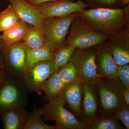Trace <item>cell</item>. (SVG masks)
<instances>
[{
  "mask_svg": "<svg viewBox=\"0 0 129 129\" xmlns=\"http://www.w3.org/2000/svg\"><path fill=\"white\" fill-rule=\"evenodd\" d=\"M55 72L52 61L45 60L35 63L26 69L21 78L28 92L41 94L42 84L51 75Z\"/></svg>",
  "mask_w": 129,
  "mask_h": 129,
  "instance_id": "cell-8",
  "label": "cell"
},
{
  "mask_svg": "<svg viewBox=\"0 0 129 129\" xmlns=\"http://www.w3.org/2000/svg\"><path fill=\"white\" fill-rule=\"evenodd\" d=\"M25 48L26 53L25 70L35 63L41 61L51 60L53 61L55 53L47 45L36 49H32L26 46Z\"/></svg>",
  "mask_w": 129,
  "mask_h": 129,
  "instance_id": "cell-19",
  "label": "cell"
},
{
  "mask_svg": "<svg viewBox=\"0 0 129 129\" xmlns=\"http://www.w3.org/2000/svg\"><path fill=\"white\" fill-rule=\"evenodd\" d=\"M78 15L94 30L110 36L119 34L127 25L124 10L120 8H85Z\"/></svg>",
  "mask_w": 129,
  "mask_h": 129,
  "instance_id": "cell-1",
  "label": "cell"
},
{
  "mask_svg": "<svg viewBox=\"0 0 129 129\" xmlns=\"http://www.w3.org/2000/svg\"><path fill=\"white\" fill-rule=\"evenodd\" d=\"M118 120L114 116L104 115L95 116L86 122L85 129H123Z\"/></svg>",
  "mask_w": 129,
  "mask_h": 129,
  "instance_id": "cell-21",
  "label": "cell"
},
{
  "mask_svg": "<svg viewBox=\"0 0 129 129\" xmlns=\"http://www.w3.org/2000/svg\"><path fill=\"white\" fill-rule=\"evenodd\" d=\"M84 1H73L71 0H59L42 3L38 6L43 18L64 17L89 6Z\"/></svg>",
  "mask_w": 129,
  "mask_h": 129,
  "instance_id": "cell-9",
  "label": "cell"
},
{
  "mask_svg": "<svg viewBox=\"0 0 129 129\" xmlns=\"http://www.w3.org/2000/svg\"><path fill=\"white\" fill-rule=\"evenodd\" d=\"M89 1L90 3H94L99 6H110L117 5L119 3H121L123 5V0H89Z\"/></svg>",
  "mask_w": 129,
  "mask_h": 129,
  "instance_id": "cell-28",
  "label": "cell"
},
{
  "mask_svg": "<svg viewBox=\"0 0 129 129\" xmlns=\"http://www.w3.org/2000/svg\"><path fill=\"white\" fill-rule=\"evenodd\" d=\"M29 113L25 108H15L1 114L5 129H23Z\"/></svg>",
  "mask_w": 129,
  "mask_h": 129,
  "instance_id": "cell-15",
  "label": "cell"
},
{
  "mask_svg": "<svg viewBox=\"0 0 129 129\" xmlns=\"http://www.w3.org/2000/svg\"><path fill=\"white\" fill-rule=\"evenodd\" d=\"M5 64H4V55L2 52L0 50V70L4 69Z\"/></svg>",
  "mask_w": 129,
  "mask_h": 129,
  "instance_id": "cell-33",
  "label": "cell"
},
{
  "mask_svg": "<svg viewBox=\"0 0 129 129\" xmlns=\"http://www.w3.org/2000/svg\"><path fill=\"white\" fill-rule=\"evenodd\" d=\"M114 116L121 121L126 129H129V105L124 103Z\"/></svg>",
  "mask_w": 129,
  "mask_h": 129,
  "instance_id": "cell-26",
  "label": "cell"
},
{
  "mask_svg": "<svg viewBox=\"0 0 129 129\" xmlns=\"http://www.w3.org/2000/svg\"><path fill=\"white\" fill-rule=\"evenodd\" d=\"M117 77L126 89H129V65L118 66Z\"/></svg>",
  "mask_w": 129,
  "mask_h": 129,
  "instance_id": "cell-27",
  "label": "cell"
},
{
  "mask_svg": "<svg viewBox=\"0 0 129 129\" xmlns=\"http://www.w3.org/2000/svg\"><path fill=\"white\" fill-rule=\"evenodd\" d=\"M71 1H83V0H71Z\"/></svg>",
  "mask_w": 129,
  "mask_h": 129,
  "instance_id": "cell-35",
  "label": "cell"
},
{
  "mask_svg": "<svg viewBox=\"0 0 129 129\" xmlns=\"http://www.w3.org/2000/svg\"><path fill=\"white\" fill-rule=\"evenodd\" d=\"M12 6L21 21L37 27H44V19L38 6L25 0H6Z\"/></svg>",
  "mask_w": 129,
  "mask_h": 129,
  "instance_id": "cell-13",
  "label": "cell"
},
{
  "mask_svg": "<svg viewBox=\"0 0 129 129\" xmlns=\"http://www.w3.org/2000/svg\"><path fill=\"white\" fill-rule=\"evenodd\" d=\"M111 37L95 31L78 15L70 25L63 46L85 50L105 43Z\"/></svg>",
  "mask_w": 129,
  "mask_h": 129,
  "instance_id": "cell-2",
  "label": "cell"
},
{
  "mask_svg": "<svg viewBox=\"0 0 129 129\" xmlns=\"http://www.w3.org/2000/svg\"><path fill=\"white\" fill-rule=\"evenodd\" d=\"M95 62L97 71L101 78H117L118 66L113 59L112 53L106 43L99 45L96 50Z\"/></svg>",
  "mask_w": 129,
  "mask_h": 129,
  "instance_id": "cell-11",
  "label": "cell"
},
{
  "mask_svg": "<svg viewBox=\"0 0 129 129\" xmlns=\"http://www.w3.org/2000/svg\"><path fill=\"white\" fill-rule=\"evenodd\" d=\"M96 86L102 113L104 115L114 116L124 102V86L117 78H101Z\"/></svg>",
  "mask_w": 129,
  "mask_h": 129,
  "instance_id": "cell-4",
  "label": "cell"
},
{
  "mask_svg": "<svg viewBox=\"0 0 129 129\" xmlns=\"http://www.w3.org/2000/svg\"><path fill=\"white\" fill-rule=\"evenodd\" d=\"M28 92L21 78L8 75L0 88V114L10 109L25 108Z\"/></svg>",
  "mask_w": 129,
  "mask_h": 129,
  "instance_id": "cell-5",
  "label": "cell"
},
{
  "mask_svg": "<svg viewBox=\"0 0 129 129\" xmlns=\"http://www.w3.org/2000/svg\"><path fill=\"white\" fill-rule=\"evenodd\" d=\"M21 21L11 4L0 13V32H3Z\"/></svg>",
  "mask_w": 129,
  "mask_h": 129,
  "instance_id": "cell-23",
  "label": "cell"
},
{
  "mask_svg": "<svg viewBox=\"0 0 129 129\" xmlns=\"http://www.w3.org/2000/svg\"><path fill=\"white\" fill-rule=\"evenodd\" d=\"M61 80L65 86L73 84L79 79V73L75 64L69 61L58 70Z\"/></svg>",
  "mask_w": 129,
  "mask_h": 129,
  "instance_id": "cell-24",
  "label": "cell"
},
{
  "mask_svg": "<svg viewBox=\"0 0 129 129\" xmlns=\"http://www.w3.org/2000/svg\"><path fill=\"white\" fill-rule=\"evenodd\" d=\"M22 42L29 48L36 49L44 47L47 45L44 28L30 25L27 33Z\"/></svg>",
  "mask_w": 129,
  "mask_h": 129,
  "instance_id": "cell-20",
  "label": "cell"
},
{
  "mask_svg": "<svg viewBox=\"0 0 129 129\" xmlns=\"http://www.w3.org/2000/svg\"><path fill=\"white\" fill-rule=\"evenodd\" d=\"M25 1L32 5L38 6L45 3L55 1H59V0H25Z\"/></svg>",
  "mask_w": 129,
  "mask_h": 129,
  "instance_id": "cell-29",
  "label": "cell"
},
{
  "mask_svg": "<svg viewBox=\"0 0 129 129\" xmlns=\"http://www.w3.org/2000/svg\"><path fill=\"white\" fill-rule=\"evenodd\" d=\"M96 85L84 83L83 104L85 117L88 121L95 116L98 102L96 94Z\"/></svg>",
  "mask_w": 129,
  "mask_h": 129,
  "instance_id": "cell-16",
  "label": "cell"
},
{
  "mask_svg": "<svg viewBox=\"0 0 129 129\" xmlns=\"http://www.w3.org/2000/svg\"><path fill=\"white\" fill-rule=\"evenodd\" d=\"M124 102L128 105H129V89H125V90L124 94Z\"/></svg>",
  "mask_w": 129,
  "mask_h": 129,
  "instance_id": "cell-32",
  "label": "cell"
},
{
  "mask_svg": "<svg viewBox=\"0 0 129 129\" xmlns=\"http://www.w3.org/2000/svg\"><path fill=\"white\" fill-rule=\"evenodd\" d=\"M96 50L91 48L85 50L76 48L69 61L75 64L78 72L79 78L83 83L96 85L101 78L95 62Z\"/></svg>",
  "mask_w": 129,
  "mask_h": 129,
  "instance_id": "cell-7",
  "label": "cell"
},
{
  "mask_svg": "<svg viewBox=\"0 0 129 129\" xmlns=\"http://www.w3.org/2000/svg\"><path fill=\"white\" fill-rule=\"evenodd\" d=\"M8 75L4 69L0 70V88L7 78Z\"/></svg>",
  "mask_w": 129,
  "mask_h": 129,
  "instance_id": "cell-30",
  "label": "cell"
},
{
  "mask_svg": "<svg viewBox=\"0 0 129 129\" xmlns=\"http://www.w3.org/2000/svg\"><path fill=\"white\" fill-rule=\"evenodd\" d=\"M129 0H123V5L124 6H128L129 5Z\"/></svg>",
  "mask_w": 129,
  "mask_h": 129,
  "instance_id": "cell-34",
  "label": "cell"
},
{
  "mask_svg": "<svg viewBox=\"0 0 129 129\" xmlns=\"http://www.w3.org/2000/svg\"><path fill=\"white\" fill-rule=\"evenodd\" d=\"M75 47L70 46H63L54 53L53 62L55 66V72L69 62Z\"/></svg>",
  "mask_w": 129,
  "mask_h": 129,
  "instance_id": "cell-25",
  "label": "cell"
},
{
  "mask_svg": "<svg viewBox=\"0 0 129 129\" xmlns=\"http://www.w3.org/2000/svg\"><path fill=\"white\" fill-rule=\"evenodd\" d=\"M43 107L34 108L29 113L23 129H56L54 125H48L43 121Z\"/></svg>",
  "mask_w": 129,
  "mask_h": 129,
  "instance_id": "cell-22",
  "label": "cell"
},
{
  "mask_svg": "<svg viewBox=\"0 0 129 129\" xmlns=\"http://www.w3.org/2000/svg\"><path fill=\"white\" fill-rule=\"evenodd\" d=\"M4 70L9 76L21 78L26 67L25 46L18 42L7 47L4 52Z\"/></svg>",
  "mask_w": 129,
  "mask_h": 129,
  "instance_id": "cell-10",
  "label": "cell"
},
{
  "mask_svg": "<svg viewBox=\"0 0 129 129\" xmlns=\"http://www.w3.org/2000/svg\"><path fill=\"white\" fill-rule=\"evenodd\" d=\"M30 25L20 21L11 28L3 32V40L7 47L22 42Z\"/></svg>",
  "mask_w": 129,
  "mask_h": 129,
  "instance_id": "cell-18",
  "label": "cell"
},
{
  "mask_svg": "<svg viewBox=\"0 0 129 129\" xmlns=\"http://www.w3.org/2000/svg\"><path fill=\"white\" fill-rule=\"evenodd\" d=\"M83 84L79 78L73 84L66 86L61 93L65 102L78 115L80 114L81 112Z\"/></svg>",
  "mask_w": 129,
  "mask_h": 129,
  "instance_id": "cell-14",
  "label": "cell"
},
{
  "mask_svg": "<svg viewBox=\"0 0 129 129\" xmlns=\"http://www.w3.org/2000/svg\"><path fill=\"white\" fill-rule=\"evenodd\" d=\"M65 86L58 72H56L52 74L42 84L40 89L45 92L44 101L48 102L60 95Z\"/></svg>",
  "mask_w": 129,
  "mask_h": 129,
  "instance_id": "cell-17",
  "label": "cell"
},
{
  "mask_svg": "<svg viewBox=\"0 0 129 129\" xmlns=\"http://www.w3.org/2000/svg\"><path fill=\"white\" fill-rule=\"evenodd\" d=\"M65 102L61 94L47 102L43 107L42 118L45 122L55 121L56 129H83L86 122L79 121L74 115L64 107Z\"/></svg>",
  "mask_w": 129,
  "mask_h": 129,
  "instance_id": "cell-3",
  "label": "cell"
},
{
  "mask_svg": "<svg viewBox=\"0 0 129 129\" xmlns=\"http://www.w3.org/2000/svg\"><path fill=\"white\" fill-rule=\"evenodd\" d=\"M78 13H74L64 17L44 18L43 24L47 45L54 53L64 45L70 25Z\"/></svg>",
  "mask_w": 129,
  "mask_h": 129,
  "instance_id": "cell-6",
  "label": "cell"
},
{
  "mask_svg": "<svg viewBox=\"0 0 129 129\" xmlns=\"http://www.w3.org/2000/svg\"><path fill=\"white\" fill-rule=\"evenodd\" d=\"M105 43L112 51L113 59L118 66L128 64V29L125 28L119 34L111 36Z\"/></svg>",
  "mask_w": 129,
  "mask_h": 129,
  "instance_id": "cell-12",
  "label": "cell"
},
{
  "mask_svg": "<svg viewBox=\"0 0 129 129\" xmlns=\"http://www.w3.org/2000/svg\"><path fill=\"white\" fill-rule=\"evenodd\" d=\"M7 48L3 40L2 36L0 34V50L4 52Z\"/></svg>",
  "mask_w": 129,
  "mask_h": 129,
  "instance_id": "cell-31",
  "label": "cell"
}]
</instances>
